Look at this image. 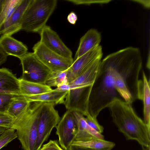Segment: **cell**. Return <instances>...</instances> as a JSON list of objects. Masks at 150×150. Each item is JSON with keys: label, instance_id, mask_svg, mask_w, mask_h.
<instances>
[{"label": "cell", "instance_id": "obj_1", "mask_svg": "<svg viewBox=\"0 0 150 150\" xmlns=\"http://www.w3.org/2000/svg\"><path fill=\"white\" fill-rule=\"evenodd\" d=\"M108 108L113 122L126 140H136L143 148H150V131L136 113L132 103L117 98Z\"/></svg>", "mask_w": 150, "mask_h": 150}, {"label": "cell", "instance_id": "obj_2", "mask_svg": "<svg viewBox=\"0 0 150 150\" xmlns=\"http://www.w3.org/2000/svg\"><path fill=\"white\" fill-rule=\"evenodd\" d=\"M102 61L122 77L134 100L137 99L138 78L142 66L139 49L129 47L111 54Z\"/></svg>", "mask_w": 150, "mask_h": 150}, {"label": "cell", "instance_id": "obj_3", "mask_svg": "<svg viewBox=\"0 0 150 150\" xmlns=\"http://www.w3.org/2000/svg\"><path fill=\"white\" fill-rule=\"evenodd\" d=\"M115 88L113 70L101 62L98 74L93 85L90 96L88 112L94 118L115 99L119 98Z\"/></svg>", "mask_w": 150, "mask_h": 150}, {"label": "cell", "instance_id": "obj_4", "mask_svg": "<svg viewBox=\"0 0 150 150\" xmlns=\"http://www.w3.org/2000/svg\"><path fill=\"white\" fill-rule=\"evenodd\" d=\"M32 103L15 120L12 128L16 130L23 150H35L37 139L38 119L43 103Z\"/></svg>", "mask_w": 150, "mask_h": 150}, {"label": "cell", "instance_id": "obj_5", "mask_svg": "<svg viewBox=\"0 0 150 150\" xmlns=\"http://www.w3.org/2000/svg\"><path fill=\"white\" fill-rule=\"evenodd\" d=\"M57 2V0H31L23 16L21 30L39 33L46 25Z\"/></svg>", "mask_w": 150, "mask_h": 150}, {"label": "cell", "instance_id": "obj_6", "mask_svg": "<svg viewBox=\"0 0 150 150\" xmlns=\"http://www.w3.org/2000/svg\"><path fill=\"white\" fill-rule=\"evenodd\" d=\"M53 103H43L39 115L38 137L35 150H39L48 139L52 131L56 127L60 117Z\"/></svg>", "mask_w": 150, "mask_h": 150}, {"label": "cell", "instance_id": "obj_7", "mask_svg": "<svg viewBox=\"0 0 150 150\" xmlns=\"http://www.w3.org/2000/svg\"><path fill=\"white\" fill-rule=\"evenodd\" d=\"M19 59L22 68V79L46 84L52 71L37 59L33 52H28Z\"/></svg>", "mask_w": 150, "mask_h": 150}, {"label": "cell", "instance_id": "obj_8", "mask_svg": "<svg viewBox=\"0 0 150 150\" xmlns=\"http://www.w3.org/2000/svg\"><path fill=\"white\" fill-rule=\"evenodd\" d=\"M36 57L52 72L64 71L67 70L73 62L72 58L63 57L50 50L40 41L33 47Z\"/></svg>", "mask_w": 150, "mask_h": 150}, {"label": "cell", "instance_id": "obj_9", "mask_svg": "<svg viewBox=\"0 0 150 150\" xmlns=\"http://www.w3.org/2000/svg\"><path fill=\"white\" fill-rule=\"evenodd\" d=\"M56 128L59 145L64 150H68L75 141L77 132V121L73 111L67 110Z\"/></svg>", "mask_w": 150, "mask_h": 150}, {"label": "cell", "instance_id": "obj_10", "mask_svg": "<svg viewBox=\"0 0 150 150\" xmlns=\"http://www.w3.org/2000/svg\"><path fill=\"white\" fill-rule=\"evenodd\" d=\"M103 55L102 47L99 45L73 60L71 65L67 70L68 84L79 76L96 59L102 58Z\"/></svg>", "mask_w": 150, "mask_h": 150}, {"label": "cell", "instance_id": "obj_11", "mask_svg": "<svg viewBox=\"0 0 150 150\" xmlns=\"http://www.w3.org/2000/svg\"><path fill=\"white\" fill-rule=\"evenodd\" d=\"M40 41L50 50L64 57L72 58V53L57 33L46 25L39 33Z\"/></svg>", "mask_w": 150, "mask_h": 150}, {"label": "cell", "instance_id": "obj_12", "mask_svg": "<svg viewBox=\"0 0 150 150\" xmlns=\"http://www.w3.org/2000/svg\"><path fill=\"white\" fill-rule=\"evenodd\" d=\"M31 0H22L12 14L0 27V35L11 36L21 30L23 18Z\"/></svg>", "mask_w": 150, "mask_h": 150}, {"label": "cell", "instance_id": "obj_13", "mask_svg": "<svg viewBox=\"0 0 150 150\" xmlns=\"http://www.w3.org/2000/svg\"><path fill=\"white\" fill-rule=\"evenodd\" d=\"M150 81L144 72H142V79L139 80L137 89V99L141 100L144 105V122L150 131Z\"/></svg>", "mask_w": 150, "mask_h": 150}, {"label": "cell", "instance_id": "obj_14", "mask_svg": "<svg viewBox=\"0 0 150 150\" xmlns=\"http://www.w3.org/2000/svg\"><path fill=\"white\" fill-rule=\"evenodd\" d=\"M73 112L76 118L77 125V132L75 141L87 142L94 139H104L103 135L88 125L83 115L76 111Z\"/></svg>", "mask_w": 150, "mask_h": 150}, {"label": "cell", "instance_id": "obj_15", "mask_svg": "<svg viewBox=\"0 0 150 150\" xmlns=\"http://www.w3.org/2000/svg\"><path fill=\"white\" fill-rule=\"evenodd\" d=\"M0 48L8 56L12 55L19 59L28 52L25 45L11 36L0 37Z\"/></svg>", "mask_w": 150, "mask_h": 150}, {"label": "cell", "instance_id": "obj_16", "mask_svg": "<svg viewBox=\"0 0 150 150\" xmlns=\"http://www.w3.org/2000/svg\"><path fill=\"white\" fill-rule=\"evenodd\" d=\"M101 40V33L97 30L92 28L88 30L80 39L79 45L73 60L99 46Z\"/></svg>", "mask_w": 150, "mask_h": 150}, {"label": "cell", "instance_id": "obj_17", "mask_svg": "<svg viewBox=\"0 0 150 150\" xmlns=\"http://www.w3.org/2000/svg\"><path fill=\"white\" fill-rule=\"evenodd\" d=\"M0 93L21 95L19 79L6 68H0Z\"/></svg>", "mask_w": 150, "mask_h": 150}, {"label": "cell", "instance_id": "obj_18", "mask_svg": "<svg viewBox=\"0 0 150 150\" xmlns=\"http://www.w3.org/2000/svg\"><path fill=\"white\" fill-rule=\"evenodd\" d=\"M68 91H59L56 89L49 92L34 96H23L31 103L40 102L63 104Z\"/></svg>", "mask_w": 150, "mask_h": 150}, {"label": "cell", "instance_id": "obj_19", "mask_svg": "<svg viewBox=\"0 0 150 150\" xmlns=\"http://www.w3.org/2000/svg\"><path fill=\"white\" fill-rule=\"evenodd\" d=\"M21 94L23 96H34L50 92L52 89L46 84L25 81L19 79Z\"/></svg>", "mask_w": 150, "mask_h": 150}, {"label": "cell", "instance_id": "obj_20", "mask_svg": "<svg viewBox=\"0 0 150 150\" xmlns=\"http://www.w3.org/2000/svg\"><path fill=\"white\" fill-rule=\"evenodd\" d=\"M31 103L22 95L11 102L7 112L16 120L27 109Z\"/></svg>", "mask_w": 150, "mask_h": 150}, {"label": "cell", "instance_id": "obj_21", "mask_svg": "<svg viewBox=\"0 0 150 150\" xmlns=\"http://www.w3.org/2000/svg\"><path fill=\"white\" fill-rule=\"evenodd\" d=\"M111 68L113 70L114 84L115 88L119 94L124 99L125 101L132 104L134 101L132 96L124 79L120 74Z\"/></svg>", "mask_w": 150, "mask_h": 150}, {"label": "cell", "instance_id": "obj_22", "mask_svg": "<svg viewBox=\"0 0 150 150\" xmlns=\"http://www.w3.org/2000/svg\"><path fill=\"white\" fill-rule=\"evenodd\" d=\"M72 145L98 150H111L115 146V144L104 139H94L87 142L74 141Z\"/></svg>", "mask_w": 150, "mask_h": 150}, {"label": "cell", "instance_id": "obj_23", "mask_svg": "<svg viewBox=\"0 0 150 150\" xmlns=\"http://www.w3.org/2000/svg\"><path fill=\"white\" fill-rule=\"evenodd\" d=\"M22 0H4L0 11V27L6 21Z\"/></svg>", "mask_w": 150, "mask_h": 150}, {"label": "cell", "instance_id": "obj_24", "mask_svg": "<svg viewBox=\"0 0 150 150\" xmlns=\"http://www.w3.org/2000/svg\"><path fill=\"white\" fill-rule=\"evenodd\" d=\"M67 70L64 71L52 72L46 83L50 87L58 86L68 84L66 77Z\"/></svg>", "mask_w": 150, "mask_h": 150}, {"label": "cell", "instance_id": "obj_25", "mask_svg": "<svg viewBox=\"0 0 150 150\" xmlns=\"http://www.w3.org/2000/svg\"><path fill=\"white\" fill-rule=\"evenodd\" d=\"M22 95L0 93V111L6 112L11 102Z\"/></svg>", "mask_w": 150, "mask_h": 150}, {"label": "cell", "instance_id": "obj_26", "mask_svg": "<svg viewBox=\"0 0 150 150\" xmlns=\"http://www.w3.org/2000/svg\"><path fill=\"white\" fill-rule=\"evenodd\" d=\"M17 137L15 129L12 128L6 129L0 135V149Z\"/></svg>", "mask_w": 150, "mask_h": 150}, {"label": "cell", "instance_id": "obj_27", "mask_svg": "<svg viewBox=\"0 0 150 150\" xmlns=\"http://www.w3.org/2000/svg\"><path fill=\"white\" fill-rule=\"evenodd\" d=\"M15 120L7 112L0 111V127L12 129Z\"/></svg>", "mask_w": 150, "mask_h": 150}, {"label": "cell", "instance_id": "obj_28", "mask_svg": "<svg viewBox=\"0 0 150 150\" xmlns=\"http://www.w3.org/2000/svg\"><path fill=\"white\" fill-rule=\"evenodd\" d=\"M85 120L88 125L97 132L101 134L103 132V127L99 124L97 119L93 118L89 114L85 117Z\"/></svg>", "mask_w": 150, "mask_h": 150}, {"label": "cell", "instance_id": "obj_29", "mask_svg": "<svg viewBox=\"0 0 150 150\" xmlns=\"http://www.w3.org/2000/svg\"><path fill=\"white\" fill-rule=\"evenodd\" d=\"M39 150H64L56 140H50L42 145Z\"/></svg>", "mask_w": 150, "mask_h": 150}, {"label": "cell", "instance_id": "obj_30", "mask_svg": "<svg viewBox=\"0 0 150 150\" xmlns=\"http://www.w3.org/2000/svg\"><path fill=\"white\" fill-rule=\"evenodd\" d=\"M69 1H70L75 4H89L91 3H108V2L110 1H88V0H67Z\"/></svg>", "mask_w": 150, "mask_h": 150}, {"label": "cell", "instance_id": "obj_31", "mask_svg": "<svg viewBox=\"0 0 150 150\" xmlns=\"http://www.w3.org/2000/svg\"><path fill=\"white\" fill-rule=\"evenodd\" d=\"M77 19L76 14L74 12H71L68 15L67 20L70 23L74 24Z\"/></svg>", "mask_w": 150, "mask_h": 150}, {"label": "cell", "instance_id": "obj_32", "mask_svg": "<svg viewBox=\"0 0 150 150\" xmlns=\"http://www.w3.org/2000/svg\"><path fill=\"white\" fill-rule=\"evenodd\" d=\"M68 150H98L76 145H71Z\"/></svg>", "mask_w": 150, "mask_h": 150}, {"label": "cell", "instance_id": "obj_33", "mask_svg": "<svg viewBox=\"0 0 150 150\" xmlns=\"http://www.w3.org/2000/svg\"><path fill=\"white\" fill-rule=\"evenodd\" d=\"M8 55L0 48V66L6 61Z\"/></svg>", "mask_w": 150, "mask_h": 150}, {"label": "cell", "instance_id": "obj_34", "mask_svg": "<svg viewBox=\"0 0 150 150\" xmlns=\"http://www.w3.org/2000/svg\"><path fill=\"white\" fill-rule=\"evenodd\" d=\"M138 2L143 5L145 7L149 8L150 7L149 0H137L134 1Z\"/></svg>", "mask_w": 150, "mask_h": 150}, {"label": "cell", "instance_id": "obj_35", "mask_svg": "<svg viewBox=\"0 0 150 150\" xmlns=\"http://www.w3.org/2000/svg\"><path fill=\"white\" fill-rule=\"evenodd\" d=\"M6 129H7L4 127H0V135L3 133Z\"/></svg>", "mask_w": 150, "mask_h": 150}, {"label": "cell", "instance_id": "obj_36", "mask_svg": "<svg viewBox=\"0 0 150 150\" xmlns=\"http://www.w3.org/2000/svg\"><path fill=\"white\" fill-rule=\"evenodd\" d=\"M4 0H0V11L1 8Z\"/></svg>", "mask_w": 150, "mask_h": 150}, {"label": "cell", "instance_id": "obj_37", "mask_svg": "<svg viewBox=\"0 0 150 150\" xmlns=\"http://www.w3.org/2000/svg\"><path fill=\"white\" fill-rule=\"evenodd\" d=\"M144 150H150V148L149 149H144Z\"/></svg>", "mask_w": 150, "mask_h": 150}]
</instances>
